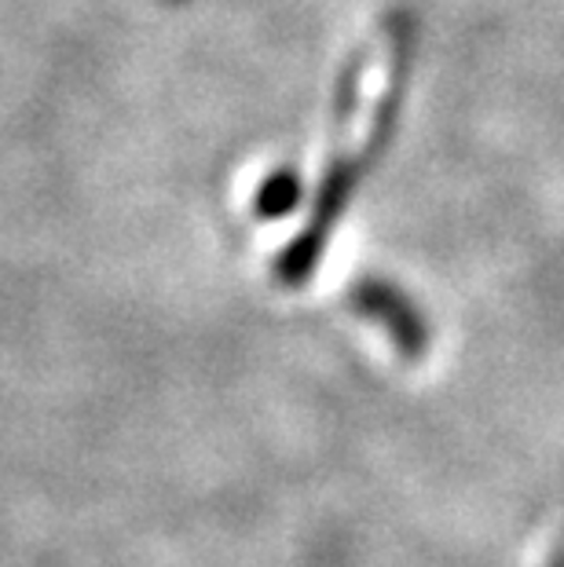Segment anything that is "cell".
Wrapping results in <instances>:
<instances>
[{
	"label": "cell",
	"mask_w": 564,
	"mask_h": 567,
	"mask_svg": "<svg viewBox=\"0 0 564 567\" xmlns=\"http://www.w3.org/2000/svg\"><path fill=\"white\" fill-rule=\"evenodd\" d=\"M389 48H392L389 84L381 89L378 111H375V117H370V132H367L363 147L345 151L327 165L305 227L290 238V243H286V249L279 252V264H275V275H279L283 286H305L311 279V271H316L319 260H322V249L330 246L334 231H338L348 202H352L359 184H363L367 173L378 165V158L389 147L396 117H400L403 92H407V74H411V55H414V27L407 16L392 19Z\"/></svg>",
	"instance_id": "1"
},
{
	"label": "cell",
	"mask_w": 564,
	"mask_h": 567,
	"mask_svg": "<svg viewBox=\"0 0 564 567\" xmlns=\"http://www.w3.org/2000/svg\"><path fill=\"white\" fill-rule=\"evenodd\" d=\"M345 300H348V308H352L359 319H367L370 326H378V330L389 337L392 348L403 359H411V363L425 359L429 341H433V333H429V322L422 316V308H418L414 300L407 297L392 279L359 275V279L348 282Z\"/></svg>",
	"instance_id": "2"
},
{
	"label": "cell",
	"mask_w": 564,
	"mask_h": 567,
	"mask_svg": "<svg viewBox=\"0 0 564 567\" xmlns=\"http://www.w3.org/2000/svg\"><path fill=\"white\" fill-rule=\"evenodd\" d=\"M301 195H305L301 176H297L290 165H279L275 173H268L260 179L257 198H254V213L260 216V220H279V216L297 209Z\"/></svg>",
	"instance_id": "3"
}]
</instances>
